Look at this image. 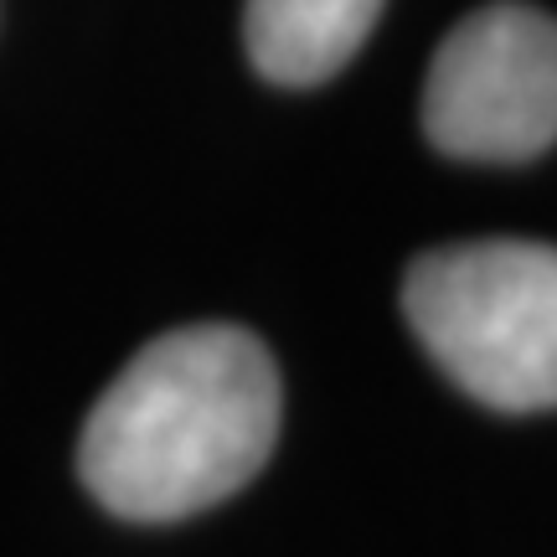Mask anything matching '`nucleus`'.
I'll list each match as a JSON object with an SVG mask.
<instances>
[{"instance_id": "1", "label": "nucleus", "mask_w": 557, "mask_h": 557, "mask_svg": "<svg viewBox=\"0 0 557 557\" xmlns=\"http://www.w3.org/2000/svg\"><path fill=\"white\" fill-rule=\"evenodd\" d=\"M278 367L243 325L150 341L103 387L78 438L88 496L120 521H181L238 496L278 444Z\"/></svg>"}, {"instance_id": "2", "label": "nucleus", "mask_w": 557, "mask_h": 557, "mask_svg": "<svg viewBox=\"0 0 557 557\" xmlns=\"http://www.w3.org/2000/svg\"><path fill=\"white\" fill-rule=\"evenodd\" d=\"M403 315L434 367L496 413L557 408V248L475 238L403 278Z\"/></svg>"}, {"instance_id": "3", "label": "nucleus", "mask_w": 557, "mask_h": 557, "mask_svg": "<svg viewBox=\"0 0 557 557\" xmlns=\"http://www.w3.org/2000/svg\"><path fill=\"white\" fill-rule=\"evenodd\" d=\"M423 135L455 160L517 165L557 145V16L496 0L438 41Z\"/></svg>"}, {"instance_id": "4", "label": "nucleus", "mask_w": 557, "mask_h": 557, "mask_svg": "<svg viewBox=\"0 0 557 557\" xmlns=\"http://www.w3.org/2000/svg\"><path fill=\"white\" fill-rule=\"evenodd\" d=\"M382 5L387 0H248L243 41L269 83L310 88L357 58Z\"/></svg>"}]
</instances>
